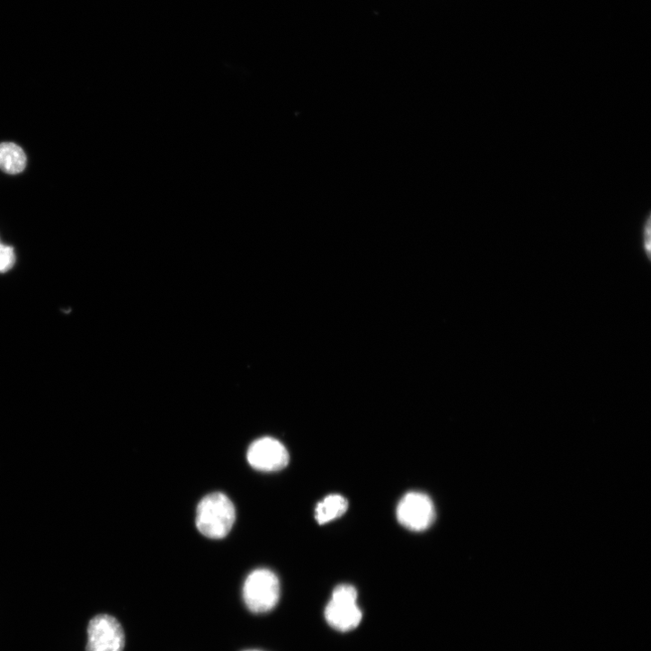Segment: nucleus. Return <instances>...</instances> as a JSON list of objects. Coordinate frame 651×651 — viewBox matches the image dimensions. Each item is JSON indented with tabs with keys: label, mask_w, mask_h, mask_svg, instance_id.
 <instances>
[{
	"label": "nucleus",
	"mask_w": 651,
	"mask_h": 651,
	"mask_svg": "<svg viewBox=\"0 0 651 651\" xmlns=\"http://www.w3.org/2000/svg\"><path fill=\"white\" fill-rule=\"evenodd\" d=\"M236 522V509L225 495L215 493L206 496L197 510V527L211 540H222L231 531Z\"/></svg>",
	"instance_id": "obj_1"
},
{
	"label": "nucleus",
	"mask_w": 651,
	"mask_h": 651,
	"mask_svg": "<svg viewBox=\"0 0 651 651\" xmlns=\"http://www.w3.org/2000/svg\"><path fill=\"white\" fill-rule=\"evenodd\" d=\"M281 584L271 570L253 571L246 578L243 597L248 610L254 613H266L273 610L280 600Z\"/></svg>",
	"instance_id": "obj_2"
},
{
	"label": "nucleus",
	"mask_w": 651,
	"mask_h": 651,
	"mask_svg": "<svg viewBox=\"0 0 651 651\" xmlns=\"http://www.w3.org/2000/svg\"><path fill=\"white\" fill-rule=\"evenodd\" d=\"M358 592L351 584L338 585L325 608V619L336 630L348 632L359 627L362 611L357 604Z\"/></svg>",
	"instance_id": "obj_3"
},
{
	"label": "nucleus",
	"mask_w": 651,
	"mask_h": 651,
	"mask_svg": "<svg viewBox=\"0 0 651 651\" xmlns=\"http://www.w3.org/2000/svg\"><path fill=\"white\" fill-rule=\"evenodd\" d=\"M86 651H123L125 635L120 623L112 616L100 614L88 625Z\"/></svg>",
	"instance_id": "obj_4"
},
{
	"label": "nucleus",
	"mask_w": 651,
	"mask_h": 651,
	"mask_svg": "<svg viewBox=\"0 0 651 651\" xmlns=\"http://www.w3.org/2000/svg\"><path fill=\"white\" fill-rule=\"evenodd\" d=\"M397 520L406 529L421 532L432 526L435 510L432 500L421 493L405 495L397 507Z\"/></svg>",
	"instance_id": "obj_5"
},
{
	"label": "nucleus",
	"mask_w": 651,
	"mask_h": 651,
	"mask_svg": "<svg viewBox=\"0 0 651 651\" xmlns=\"http://www.w3.org/2000/svg\"><path fill=\"white\" fill-rule=\"evenodd\" d=\"M250 465L261 471H278L283 469L290 460L285 446L272 437H263L254 441L247 451Z\"/></svg>",
	"instance_id": "obj_6"
},
{
	"label": "nucleus",
	"mask_w": 651,
	"mask_h": 651,
	"mask_svg": "<svg viewBox=\"0 0 651 651\" xmlns=\"http://www.w3.org/2000/svg\"><path fill=\"white\" fill-rule=\"evenodd\" d=\"M27 156L19 145L13 142L0 143V170L11 175L24 172Z\"/></svg>",
	"instance_id": "obj_7"
},
{
	"label": "nucleus",
	"mask_w": 651,
	"mask_h": 651,
	"mask_svg": "<svg viewBox=\"0 0 651 651\" xmlns=\"http://www.w3.org/2000/svg\"><path fill=\"white\" fill-rule=\"evenodd\" d=\"M349 509L348 501L342 495L326 497L315 509V519L319 525L327 524L343 516Z\"/></svg>",
	"instance_id": "obj_8"
},
{
	"label": "nucleus",
	"mask_w": 651,
	"mask_h": 651,
	"mask_svg": "<svg viewBox=\"0 0 651 651\" xmlns=\"http://www.w3.org/2000/svg\"><path fill=\"white\" fill-rule=\"evenodd\" d=\"M16 263L15 250L13 246L0 242V273H5L13 268Z\"/></svg>",
	"instance_id": "obj_9"
},
{
	"label": "nucleus",
	"mask_w": 651,
	"mask_h": 651,
	"mask_svg": "<svg viewBox=\"0 0 651 651\" xmlns=\"http://www.w3.org/2000/svg\"><path fill=\"white\" fill-rule=\"evenodd\" d=\"M641 245L648 262L651 260V214L648 213L641 228Z\"/></svg>",
	"instance_id": "obj_10"
},
{
	"label": "nucleus",
	"mask_w": 651,
	"mask_h": 651,
	"mask_svg": "<svg viewBox=\"0 0 651 651\" xmlns=\"http://www.w3.org/2000/svg\"><path fill=\"white\" fill-rule=\"evenodd\" d=\"M245 651H262V650L250 649V650H245Z\"/></svg>",
	"instance_id": "obj_11"
}]
</instances>
